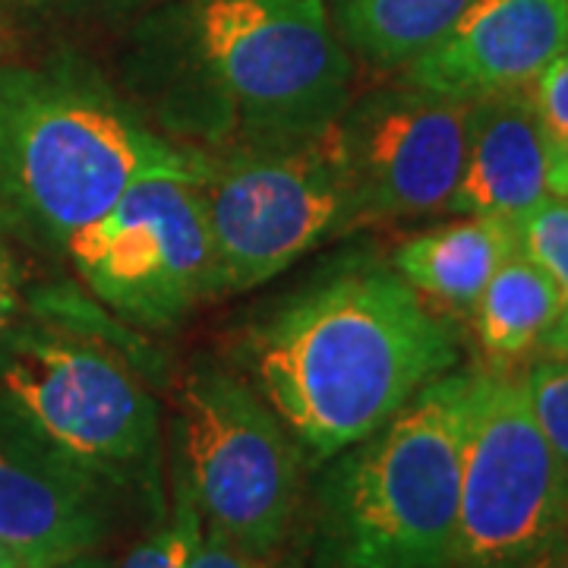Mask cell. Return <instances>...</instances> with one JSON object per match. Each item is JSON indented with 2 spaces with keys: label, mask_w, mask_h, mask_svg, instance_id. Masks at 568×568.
Instances as JSON below:
<instances>
[{
  "label": "cell",
  "mask_w": 568,
  "mask_h": 568,
  "mask_svg": "<svg viewBox=\"0 0 568 568\" xmlns=\"http://www.w3.org/2000/svg\"><path fill=\"white\" fill-rule=\"evenodd\" d=\"M231 354L310 465L386 426L462 357L446 316L369 250L260 306Z\"/></svg>",
  "instance_id": "obj_1"
},
{
  "label": "cell",
  "mask_w": 568,
  "mask_h": 568,
  "mask_svg": "<svg viewBox=\"0 0 568 568\" xmlns=\"http://www.w3.org/2000/svg\"><path fill=\"white\" fill-rule=\"evenodd\" d=\"M149 51L164 123L209 142L196 149L313 133L351 102V54L325 0H181Z\"/></svg>",
  "instance_id": "obj_2"
},
{
  "label": "cell",
  "mask_w": 568,
  "mask_h": 568,
  "mask_svg": "<svg viewBox=\"0 0 568 568\" xmlns=\"http://www.w3.org/2000/svg\"><path fill=\"white\" fill-rule=\"evenodd\" d=\"M470 369L433 379L386 426L323 462L313 568H448Z\"/></svg>",
  "instance_id": "obj_3"
},
{
  "label": "cell",
  "mask_w": 568,
  "mask_h": 568,
  "mask_svg": "<svg viewBox=\"0 0 568 568\" xmlns=\"http://www.w3.org/2000/svg\"><path fill=\"white\" fill-rule=\"evenodd\" d=\"M190 155L82 67H0V200L51 244L102 219L142 171Z\"/></svg>",
  "instance_id": "obj_4"
},
{
  "label": "cell",
  "mask_w": 568,
  "mask_h": 568,
  "mask_svg": "<svg viewBox=\"0 0 568 568\" xmlns=\"http://www.w3.org/2000/svg\"><path fill=\"white\" fill-rule=\"evenodd\" d=\"M193 152L222 294L265 284L357 227L338 121Z\"/></svg>",
  "instance_id": "obj_5"
},
{
  "label": "cell",
  "mask_w": 568,
  "mask_h": 568,
  "mask_svg": "<svg viewBox=\"0 0 568 568\" xmlns=\"http://www.w3.org/2000/svg\"><path fill=\"white\" fill-rule=\"evenodd\" d=\"M0 398L121 493L159 489V405L114 347L77 325L13 323L0 338Z\"/></svg>",
  "instance_id": "obj_6"
},
{
  "label": "cell",
  "mask_w": 568,
  "mask_h": 568,
  "mask_svg": "<svg viewBox=\"0 0 568 568\" xmlns=\"http://www.w3.org/2000/svg\"><path fill=\"white\" fill-rule=\"evenodd\" d=\"M568 534V470L530 414L525 376L474 366L448 568H528Z\"/></svg>",
  "instance_id": "obj_7"
},
{
  "label": "cell",
  "mask_w": 568,
  "mask_h": 568,
  "mask_svg": "<svg viewBox=\"0 0 568 568\" xmlns=\"http://www.w3.org/2000/svg\"><path fill=\"white\" fill-rule=\"evenodd\" d=\"M178 465L205 528L268 559L304 489V455L263 395L215 361L190 366L178 388Z\"/></svg>",
  "instance_id": "obj_8"
},
{
  "label": "cell",
  "mask_w": 568,
  "mask_h": 568,
  "mask_svg": "<svg viewBox=\"0 0 568 568\" xmlns=\"http://www.w3.org/2000/svg\"><path fill=\"white\" fill-rule=\"evenodd\" d=\"M193 159L142 171L102 219L63 244L82 284L145 328L181 323L222 294Z\"/></svg>",
  "instance_id": "obj_9"
},
{
  "label": "cell",
  "mask_w": 568,
  "mask_h": 568,
  "mask_svg": "<svg viewBox=\"0 0 568 568\" xmlns=\"http://www.w3.org/2000/svg\"><path fill=\"white\" fill-rule=\"evenodd\" d=\"M470 102L414 85L376 89L338 114L357 227L446 212L462 178Z\"/></svg>",
  "instance_id": "obj_10"
},
{
  "label": "cell",
  "mask_w": 568,
  "mask_h": 568,
  "mask_svg": "<svg viewBox=\"0 0 568 568\" xmlns=\"http://www.w3.org/2000/svg\"><path fill=\"white\" fill-rule=\"evenodd\" d=\"M118 493L0 398V544L22 568L95 552L114 530Z\"/></svg>",
  "instance_id": "obj_11"
},
{
  "label": "cell",
  "mask_w": 568,
  "mask_h": 568,
  "mask_svg": "<svg viewBox=\"0 0 568 568\" xmlns=\"http://www.w3.org/2000/svg\"><path fill=\"white\" fill-rule=\"evenodd\" d=\"M568 48V0H470L465 13L402 70V82L477 102L528 89Z\"/></svg>",
  "instance_id": "obj_12"
},
{
  "label": "cell",
  "mask_w": 568,
  "mask_h": 568,
  "mask_svg": "<svg viewBox=\"0 0 568 568\" xmlns=\"http://www.w3.org/2000/svg\"><path fill=\"white\" fill-rule=\"evenodd\" d=\"M544 196L549 152L528 89L470 102L465 164L446 212L518 219Z\"/></svg>",
  "instance_id": "obj_13"
},
{
  "label": "cell",
  "mask_w": 568,
  "mask_h": 568,
  "mask_svg": "<svg viewBox=\"0 0 568 568\" xmlns=\"http://www.w3.org/2000/svg\"><path fill=\"white\" fill-rule=\"evenodd\" d=\"M515 253L518 246L511 219L458 215V222L402 241L392 250L388 263L426 304L470 316L489 278Z\"/></svg>",
  "instance_id": "obj_14"
},
{
  "label": "cell",
  "mask_w": 568,
  "mask_h": 568,
  "mask_svg": "<svg viewBox=\"0 0 568 568\" xmlns=\"http://www.w3.org/2000/svg\"><path fill=\"white\" fill-rule=\"evenodd\" d=\"M566 310L562 291L521 253L508 256L470 310L474 335L496 366H511L540 351Z\"/></svg>",
  "instance_id": "obj_15"
},
{
  "label": "cell",
  "mask_w": 568,
  "mask_h": 568,
  "mask_svg": "<svg viewBox=\"0 0 568 568\" xmlns=\"http://www.w3.org/2000/svg\"><path fill=\"white\" fill-rule=\"evenodd\" d=\"M470 0H332V22L347 51L376 70L417 61Z\"/></svg>",
  "instance_id": "obj_16"
},
{
  "label": "cell",
  "mask_w": 568,
  "mask_h": 568,
  "mask_svg": "<svg viewBox=\"0 0 568 568\" xmlns=\"http://www.w3.org/2000/svg\"><path fill=\"white\" fill-rule=\"evenodd\" d=\"M200 534H203V515H200V506L193 499V489L186 484L181 465H174L171 511L155 521V528L123 556L118 568H183Z\"/></svg>",
  "instance_id": "obj_17"
},
{
  "label": "cell",
  "mask_w": 568,
  "mask_h": 568,
  "mask_svg": "<svg viewBox=\"0 0 568 568\" xmlns=\"http://www.w3.org/2000/svg\"><path fill=\"white\" fill-rule=\"evenodd\" d=\"M511 224L518 253L540 272H547L568 306V196L549 193L528 212L511 219Z\"/></svg>",
  "instance_id": "obj_18"
},
{
  "label": "cell",
  "mask_w": 568,
  "mask_h": 568,
  "mask_svg": "<svg viewBox=\"0 0 568 568\" xmlns=\"http://www.w3.org/2000/svg\"><path fill=\"white\" fill-rule=\"evenodd\" d=\"M549 152V193L562 196L568 174V48L528 85Z\"/></svg>",
  "instance_id": "obj_19"
},
{
  "label": "cell",
  "mask_w": 568,
  "mask_h": 568,
  "mask_svg": "<svg viewBox=\"0 0 568 568\" xmlns=\"http://www.w3.org/2000/svg\"><path fill=\"white\" fill-rule=\"evenodd\" d=\"M521 376L530 414L547 436L549 448L568 470V357L544 354L528 369H521Z\"/></svg>",
  "instance_id": "obj_20"
},
{
  "label": "cell",
  "mask_w": 568,
  "mask_h": 568,
  "mask_svg": "<svg viewBox=\"0 0 568 568\" xmlns=\"http://www.w3.org/2000/svg\"><path fill=\"white\" fill-rule=\"evenodd\" d=\"M183 568H268L265 559L246 552V549L234 547L231 540H224L222 534L205 528L200 534V540L193 544L186 566Z\"/></svg>",
  "instance_id": "obj_21"
},
{
  "label": "cell",
  "mask_w": 568,
  "mask_h": 568,
  "mask_svg": "<svg viewBox=\"0 0 568 568\" xmlns=\"http://www.w3.org/2000/svg\"><path fill=\"white\" fill-rule=\"evenodd\" d=\"M17 316H20V278L7 246L0 244V338L10 332Z\"/></svg>",
  "instance_id": "obj_22"
},
{
  "label": "cell",
  "mask_w": 568,
  "mask_h": 568,
  "mask_svg": "<svg viewBox=\"0 0 568 568\" xmlns=\"http://www.w3.org/2000/svg\"><path fill=\"white\" fill-rule=\"evenodd\" d=\"M540 354H552V357H568V306L556 325L547 332V338L540 342Z\"/></svg>",
  "instance_id": "obj_23"
},
{
  "label": "cell",
  "mask_w": 568,
  "mask_h": 568,
  "mask_svg": "<svg viewBox=\"0 0 568 568\" xmlns=\"http://www.w3.org/2000/svg\"><path fill=\"white\" fill-rule=\"evenodd\" d=\"M39 568H111V562L95 549V552H82V556H73V559H63V562H51V566Z\"/></svg>",
  "instance_id": "obj_24"
},
{
  "label": "cell",
  "mask_w": 568,
  "mask_h": 568,
  "mask_svg": "<svg viewBox=\"0 0 568 568\" xmlns=\"http://www.w3.org/2000/svg\"><path fill=\"white\" fill-rule=\"evenodd\" d=\"M528 568H568V534L559 540V544H556V547L547 549V552H544V556Z\"/></svg>",
  "instance_id": "obj_25"
},
{
  "label": "cell",
  "mask_w": 568,
  "mask_h": 568,
  "mask_svg": "<svg viewBox=\"0 0 568 568\" xmlns=\"http://www.w3.org/2000/svg\"><path fill=\"white\" fill-rule=\"evenodd\" d=\"M0 568H22L20 559H17V556H13L10 549L3 547V544H0Z\"/></svg>",
  "instance_id": "obj_26"
},
{
  "label": "cell",
  "mask_w": 568,
  "mask_h": 568,
  "mask_svg": "<svg viewBox=\"0 0 568 568\" xmlns=\"http://www.w3.org/2000/svg\"><path fill=\"white\" fill-rule=\"evenodd\" d=\"M13 215H10V209H7V205H3V200H0V234H3V231H7V227H13Z\"/></svg>",
  "instance_id": "obj_27"
},
{
  "label": "cell",
  "mask_w": 568,
  "mask_h": 568,
  "mask_svg": "<svg viewBox=\"0 0 568 568\" xmlns=\"http://www.w3.org/2000/svg\"><path fill=\"white\" fill-rule=\"evenodd\" d=\"M562 196H568V174H566V183H562Z\"/></svg>",
  "instance_id": "obj_28"
}]
</instances>
